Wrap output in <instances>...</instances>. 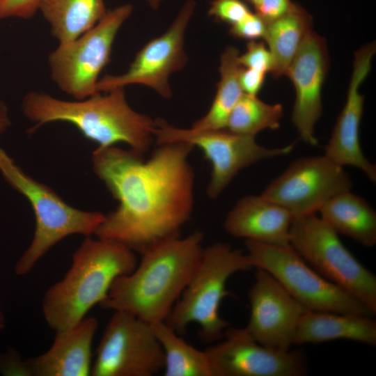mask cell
Returning a JSON list of instances; mask_svg holds the SVG:
<instances>
[{"instance_id": "18", "label": "cell", "mask_w": 376, "mask_h": 376, "mask_svg": "<svg viewBox=\"0 0 376 376\" xmlns=\"http://www.w3.org/2000/svg\"><path fill=\"white\" fill-rule=\"evenodd\" d=\"M95 317L56 331L51 347L27 359L31 376H87L92 367V344L98 328Z\"/></svg>"}, {"instance_id": "9", "label": "cell", "mask_w": 376, "mask_h": 376, "mask_svg": "<svg viewBox=\"0 0 376 376\" xmlns=\"http://www.w3.org/2000/svg\"><path fill=\"white\" fill-rule=\"evenodd\" d=\"M253 267L272 274L308 310L375 315L358 299L315 271L290 245L245 240Z\"/></svg>"}, {"instance_id": "20", "label": "cell", "mask_w": 376, "mask_h": 376, "mask_svg": "<svg viewBox=\"0 0 376 376\" xmlns=\"http://www.w3.org/2000/svg\"><path fill=\"white\" fill-rule=\"evenodd\" d=\"M348 340L376 346V321L356 313L307 310L298 324L293 345Z\"/></svg>"}, {"instance_id": "28", "label": "cell", "mask_w": 376, "mask_h": 376, "mask_svg": "<svg viewBox=\"0 0 376 376\" xmlns=\"http://www.w3.org/2000/svg\"><path fill=\"white\" fill-rule=\"evenodd\" d=\"M238 61L243 68H251L265 74L272 73L274 68L273 56L264 42L250 40L246 49L239 55Z\"/></svg>"}, {"instance_id": "27", "label": "cell", "mask_w": 376, "mask_h": 376, "mask_svg": "<svg viewBox=\"0 0 376 376\" xmlns=\"http://www.w3.org/2000/svg\"><path fill=\"white\" fill-rule=\"evenodd\" d=\"M253 11L242 0H212L208 16L232 26L246 18Z\"/></svg>"}, {"instance_id": "5", "label": "cell", "mask_w": 376, "mask_h": 376, "mask_svg": "<svg viewBox=\"0 0 376 376\" xmlns=\"http://www.w3.org/2000/svg\"><path fill=\"white\" fill-rule=\"evenodd\" d=\"M253 268L246 253L228 244L214 243L203 250L199 265L165 321L178 334L191 323L200 327L199 338L206 343L222 339L229 326L219 315L226 283L235 273Z\"/></svg>"}, {"instance_id": "37", "label": "cell", "mask_w": 376, "mask_h": 376, "mask_svg": "<svg viewBox=\"0 0 376 376\" xmlns=\"http://www.w3.org/2000/svg\"><path fill=\"white\" fill-rule=\"evenodd\" d=\"M242 1H244L249 6L250 5L253 6V8L259 0H242Z\"/></svg>"}, {"instance_id": "8", "label": "cell", "mask_w": 376, "mask_h": 376, "mask_svg": "<svg viewBox=\"0 0 376 376\" xmlns=\"http://www.w3.org/2000/svg\"><path fill=\"white\" fill-rule=\"evenodd\" d=\"M133 9L125 3L107 10L91 29L59 44L49 54L50 76L59 89L76 100L100 93L96 88L99 76L109 63L117 33Z\"/></svg>"}, {"instance_id": "17", "label": "cell", "mask_w": 376, "mask_h": 376, "mask_svg": "<svg viewBox=\"0 0 376 376\" xmlns=\"http://www.w3.org/2000/svg\"><path fill=\"white\" fill-rule=\"evenodd\" d=\"M375 51V42H370L354 53L346 101L324 147V155L329 159L341 166L360 169L373 183L376 182V166L363 152L359 140L364 102L359 89L370 71Z\"/></svg>"}, {"instance_id": "7", "label": "cell", "mask_w": 376, "mask_h": 376, "mask_svg": "<svg viewBox=\"0 0 376 376\" xmlns=\"http://www.w3.org/2000/svg\"><path fill=\"white\" fill-rule=\"evenodd\" d=\"M289 244L320 275L376 313V276L315 213L296 216Z\"/></svg>"}, {"instance_id": "13", "label": "cell", "mask_w": 376, "mask_h": 376, "mask_svg": "<svg viewBox=\"0 0 376 376\" xmlns=\"http://www.w3.org/2000/svg\"><path fill=\"white\" fill-rule=\"evenodd\" d=\"M352 187L343 166L323 155L293 161L261 195L296 217L315 213L332 197Z\"/></svg>"}, {"instance_id": "22", "label": "cell", "mask_w": 376, "mask_h": 376, "mask_svg": "<svg viewBox=\"0 0 376 376\" xmlns=\"http://www.w3.org/2000/svg\"><path fill=\"white\" fill-rule=\"evenodd\" d=\"M38 10L59 44L91 29L107 12L104 0H40Z\"/></svg>"}, {"instance_id": "10", "label": "cell", "mask_w": 376, "mask_h": 376, "mask_svg": "<svg viewBox=\"0 0 376 376\" xmlns=\"http://www.w3.org/2000/svg\"><path fill=\"white\" fill-rule=\"evenodd\" d=\"M154 137L159 145L183 141L201 149L212 165L207 194L217 198L242 169L261 160L289 154L295 143L281 148H266L258 144L255 136L242 135L226 129L193 131L155 120Z\"/></svg>"}, {"instance_id": "26", "label": "cell", "mask_w": 376, "mask_h": 376, "mask_svg": "<svg viewBox=\"0 0 376 376\" xmlns=\"http://www.w3.org/2000/svg\"><path fill=\"white\" fill-rule=\"evenodd\" d=\"M283 116L281 104H268L243 94L232 110L226 130L233 133L255 136L264 130H277Z\"/></svg>"}, {"instance_id": "36", "label": "cell", "mask_w": 376, "mask_h": 376, "mask_svg": "<svg viewBox=\"0 0 376 376\" xmlns=\"http://www.w3.org/2000/svg\"><path fill=\"white\" fill-rule=\"evenodd\" d=\"M5 326V317L3 312L0 309V332L3 330Z\"/></svg>"}, {"instance_id": "1", "label": "cell", "mask_w": 376, "mask_h": 376, "mask_svg": "<svg viewBox=\"0 0 376 376\" xmlns=\"http://www.w3.org/2000/svg\"><path fill=\"white\" fill-rule=\"evenodd\" d=\"M144 161L116 146L93 152V169L118 201L94 235L143 253L180 237L194 205V173L188 161L193 146L166 143Z\"/></svg>"}, {"instance_id": "12", "label": "cell", "mask_w": 376, "mask_h": 376, "mask_svg": "<svg viewBox=\"0 0 376 376\" xmlns=\"http://www.w3.org/2000/svg\"><path fill=\"white\" fill-rule=\"evenodd\" d=\"M196 9L194 0L187 1L169 29L147 42L136 54L127 71L106 75L99 79L97 92H107L132 84L148 86L164 98H171L169 76L182 70L188 61L184 48L185 35Z\"/></svg>"}, {"instance_id": "30", "label": "cell", "mask_w": 376, "mask_h": 376, "mask_svg": "<svg viewBox=\"0 0 376 376\" xmlns=\"http://www.w3.org/2000/svg\"><path fill=\"white\" fill-rule=\"evenodd\" d=\"M40 0H0V19L32 18L38 11Z\"/></svg>"}, {"instance_id": "24", "label": "cell", "mask_w": 376, "mask_h": 376, "mask_svg": "<svg viewBox=\"0 0 376 376\" xmlns=\"http://www.w3.org/2000/svg\"><path fill=\"white\" fill-rule=\"evenodd\" d=\"M239 50L227 47L220 58V79L217 91L207 113L189 128L193 131L219 130L226 129L229 116L244 94L240 84L242 68L238 57Z\"/></svg>"}, {"instance_id": "14", "label": "cell", "mask_w": 376, "mask_h": 376, "mask_svg": "<svg viewBox=\"0 0 376 376\" xmlns=\"http://www.w3.org/2000/svg\"><path fill=\"white\" fill-rule=\"evenodd\" d=\"M221 341L205 350L217 376H303L301 351H283L258 343L244 328L227 327Z\"/></svg>"}, {"instance_id": "21", "label": "cell", "mask_w": 376, "mask_h": 376, "mask_svg": "<svg viewBox=\"0 0 376 376\" xmlns=\"http://www.w3.org/2000/svg\"><path fill=\"white\" fill-rule=\"evenodd\" d=\"M318 212L338 235L366 247L376 244V212L365 199L350 190L332 197Z\"/></svg>"}, {"instance_id": "25", "label": "cell", "mask_w": 376, "mask_h": 376, "mask_svg": "<svg viewBox=\"0 0 376 376\" xmlns=\"http://www.w3.org/2000/svg\"><path fill=\"white\" fill-rule=\"evenodd\" d=\"M150 325L164 351V375L217 376L205 350L187 343L166 322Z\"/></svg>"}, {"instance_id": "29", "label": "cell", "mask_w": 376, "mask_h": 376, "mask_svg": "<svg viewBox=\"0 0 376 376\" xmlns=\"http://www.w3.org/2000/svg\"><path fill=\"white\" fill-rule=\"evenodd\" d=\"M266 22L255 12L238 23L230 26L229 33L234 38L250 40L264 39Z\"/></svg>"}, {"instance_id": "11", "label": "cell", "mask_w": 376, "mask_h": 376, "mask_svg": "<svg viewBox=\"0 0 376 376\" xmlns=\"http://www.w3.org/2000/svg\"><path fill=\"white\" fill-rule=\"evenodd\" d=\"M163 349L150 324L113 311L95 351L93 376H152L163 371Z\"/></svg>"}, {"instance_id": "19", "label": "cell", "mask_w": 376, "mask_h": 376, "mask_svg": "<svg viewBox=\"0 0 376 376\" xmlns=\"http://www.w3.org/2000/svg\"><path fill=\"white\" fill-rule=\"evenodd\" d=\"M294 215L281 205L260 196L239 199L227 214L225 230L232 236L268 244H289Z\"/></svg>"}, {"instance_id": "2", "label": "cell", "mask_w": 376, "mask_h": 376, "mask_svg": "<svg viewBox=\"0 0 376 376\" xmlns=\"http://www.w3.org/2000/svg\"><path fill=\"white\" fill-rule=\"evenodd\" d=\"M203 238L196 230L148 249L132 272L114 280L99 305L149 324L165 322L199 265Z\"/></svg>"}, {"instance_id": "6", "label": "cell", "mask_w": 376, "mask_h": 376, "mask_svg": "<svg viewBox=\"0 0 376 376\" xmlns=\"http://www.w3.org/2000/svg\"><path fill=\"white\" fill-rule=\"evenodd\" d=\"M0 173L30 203L36 219L32 241L17 261L15 274H29L54 246L71 235L95 234L105 214L84 211L66 203L53 189L25 173L0 148Z\"/></svg>"}, {"instance_id": "34", "label": "cell", "mask_w": 376, "mask_h": 376, "mask_svg": "<svg viewBox=\"0 0 376 376\" xmlns=\"http://www.w3.org/2000/svg\"><path fill=\"white\" fill-rule=\"evenodd\" d=\"M10 125L8 109L6 104L0 100V136Z\"/></svg>"}, {"instance_id": "32", "label": "cell", "mask_w": 376, "mask_h": 376, "mask_svg": "<svg viewBox=\"0 0 376 376\" xmlns=\"http://www.w3.org/2000/svg\"><path fill=\"white\" fill-rule=\"evenodd\" d=\"M292 4L290 0H259L253 8L267 24L284 15Z\"/></svg>"}, {"instance_id": "16", "label": "cell", "mask_w": 376, "mask_h": 376, "mask_svg": "<svg viewBox=\"0 0 376 376\" xmlns=\"http://www.w3.org/2000/svg\"><path fill=\"white\" fill-rule=\"evenodd\" d=\"M328 69L326 41L312 31L304 40L285 73L295 90L292 121L300 139L311 146L318 144L314 128L322 111L321 94Z\"/></svg>"}, {"instance_id": "3", "label": "cell", "mask_w": 376, "mask_h": 376, "mask_svg": "<svg viewBox=\"0 0 376 376\" xmlns=\"http://www.w3.org/2000/svg\"><path fill=\"white\" fill-rule=\"evenodd\" d=\"M24 116L34 125L29 133L53 122H65L75 126L99 148L127 143L131 150L142 156L154 137L155 120L134 111L128 104L124 88L97 93L86 99L66 101L49 94L31 91L22 102Z\"/></svg>"}, {"instance_id": "31", "label": "cell", "mask_w": 376, "mask_h": 376, "mask_svg": "<svg viewBox=\"0 0 376 376\" xmlns=\"http://www.w3.org/2000/svg\"><path fill=\"white\" fill-rule=\"evenodd\" d=\"M0 373L3 375L31 376L27 359H22L19 354L11 347L5 353H0Z\"/></svg>"}, {"instance_id": "4", "label": "cell", "mask_w": 376, "mask_h": 376, "mask_svg": "<svg viewBox=\"0 0 376 376\" xmlns=\"http://www.w3.org/2000/svg\"><path fill=\"white\" fill-rule=\"evenodd\" d=\"M136 265L134 252L122 244L86 237L65 276L44 295L42 310L49 327L58 331L81 321L106 298L114 280Z\"/></svg>"}, {"instance_id": "33", "label": "cell", "mask_w": 376, "mask_h": 376, "mask_svg": "<svg viewBox=\"0 0 376 376\" xmlns=\"http://www.w3.org/2000/svg\"><path fill=\"white\" fill-rule=\"evenodd\" d=\"M265 75L256 70L242 67L239 79L243 93L249 95L257 96L263 87Z\"/></svg>"}, {"instance_id": "23", "label": "cell", "mask_w": 376, "mask_h": 376, "mask_svg": "<svg viewBox=\"0 0 376 376\" xmlns=\"http://www.w3.org/2000/svg\"><path fill=\"white\" fill-rule=\"evenodd\" d=\"M312 22L311 15L293 3L284 15L267 24L264 40L274 58L273 77L285 76L289 65L312 31Z\"/></svg>"}, {"instance_id": "35", "label": "cell", "mask_w": 376, "mask_h": 376, "mask_svg": "<svg viewBox=\"0 0 376 376\" xmlns=\"http://www.w3.org/2000/svg\"><path fill=\"white\" fill-rule=\"evenodd\" d=\"M148 6L153 10H157L159 8L164 0H146Z\"/></svg>"}, {"instance_id": "15", "label": "cell", "mask_w": 376, "mask_h": 376, "mask_svg": "<svg viewBox=\"0 0 376 376\" xmlns=\"http://www.w3.org/2000/svg\"><path fill=\"white\" fill-rule=\"evenodd\" d=\"M250 316L245 329L258 343L286 351L293 345L307 309L269 272L256 268L249 293Z\"/></svg>"}]
</instances>
